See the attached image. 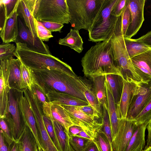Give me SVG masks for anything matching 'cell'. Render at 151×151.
Here are the masks:
<instances>
[{"label":"cell","instance_id":"74e56055","mask_svg":"<svg viewBox=\"0 0 151 151\" xmlns=\"http://www.w3.org/2000/svg\"><path fill=\"white\" fill-rule=\"evenodd\" d=\"M16 47L13 44L3 43L0 45V60H9L14 56Z\"/></svg>","mask_w":151,"mask_h":151},{"label":"cell","instance_id":"277c9868","mask_svg":"<svg viewBox=\"0 0 151 151\" xmlns=\"http://www.w3.org/2000/svg\"><path fill=\"white\" fill-rule=\"evenodd\" d=\"M34 18L39 22L70 23V17L66 0H26Z\"/></svg>","mask_w":151,"mask_h":151},{"label":"cell","instance_id":"e575fe53","mask_svg":"<svg viewBox=\"0 0 151 151\" xmlns=\"http://www.w3.org/2000/svg\"><path fill=\"white\" fill-rule=\"evenodd\" d=\"M92 141L99 151H112V146L109 139L99 130L95 132Z\"/></svg>","mask_w":151,"mask_h":151},{"label":"cell","instance_id":"3957f363","mask_svg":"<svg viewBox=\"0 0 151 151\" xmlns=\"http://www.w3.org/2000/svg\"><path fill=\"white\" fill-rule=\"evenodd\" d=\"M14 56L32 70H55L63 72L74 78L78 76L68 64L51 54L35 51L24 43H16Z\"/></svg>","mask_w":151,"mask_h":151},{"label":"cell","instance_id":"f5cc1de1","mask_svg":"<svg viewBox=\"0 0 151 151\" xmlns=\"http://www.w3.org/2000/svg\"><path fill=\"white\" fill-rule=\"evenodd\" d=\"M10 151H23L21 143L18 140H13L10 145Z\"/></svg>","mask_w":151,"mask_h":151},{"label":"cell","instance_id":"d4e9b609","mask_svg":"<svg viewBox=\"0 0 151 151\" xmlns=\"http://www.w3.org/2000/svg\"><path fill=\"white\" fill-rule=\"evenodd\" d=\"M17 13L18 16L22 19L34 37H38L34 23V18L26 0H20L17 7Z\"/></svg>","mask_w":151,"mask_h":151},{"label":"cell","instance_id":"b9f144b4","mask_svg":"<svg viewBox=\"0 0 151 151\" xmlns=\"http://www.w3.org/2000/svg\"><path fill=\"white\" fill-rule=\"evenodd\" d=\"M120 16L121 19L122 32L124 37L131 21V12L127 2L126 6Z\"/></svg>","mask_w":151,"mask_h":151},{"label":"cell","instance_id":"2e32d148","mask_svg":"<svg viewBox=\"0 0 151 151\" xmlns=\"http://www.w3.org/2000/svg\"><path fill=\"white\" fill-rule=\"evenodd\" d=\"M19 4L8 17L0 23V36L3 43L15 42L17 39L18 35L17 9Z\"/></svg>","mask_w":151,"mask_h":151},{"label":"cell","instance_id":"4dcf8cb0","mask_svg":"<svg viewBox=\"0 0 151 151\" xmlns=\"http://www.w3.org/2000/svg\"><path fill=\"white\" fill-rule=\"evenodd\" d=\"M22 145L23 151H38L35 137L29 127L26 124L24 130L18 140Z\"/></svg>","mask_w":151,"mask_h":151},{"label":"cell","instance_id":"e0dca14e","mask_svg":"<svg viewBox=\"0 0 151 151\" xmlns=\"http://www.w3.org/2000/svg\"><path fill=\"white\" fill-rule=\"evenodd\" d=\"M123 87L119 104L116 105L119 119L126 118L139 83L123 79Z\"/></svg>","mask_w":151,"mask_h":151},{"label":"cell","instance_id":"d590c367","mask_svg":"<svg viewBox=\"0 0 151 151\" xmlns=\"http://www.w3.org/2000/svg\"><path fill=\"white\" fill-rule=\"evenodd\" d=\"M103 112L102 118V126L99 130L104 133L109 139L112 146V137L111 127L109 115L108 107L102 106Z\"/></svg>","mask_w":151,"mask_h":151},{"label":"cell","instance_id":"8fae6325","mask_svg":"<svg viewBox=\"0 0 151 151\" xmlns=\"http://www.w3.org/2000/svg\"><path fill=\"white\" fill-rule=\"evenodd\" d=\"M60 105L67 112L74 125L81 127L85 131L95 132L100 129L102 124L98 119L84 113L76 106Z\"/></svg>","mask_w":151,"mask_h":151},{"label":"cell","instance_id":"f1b7e54d","mask_svg":"<svg viewBox=\"0 0 151 151\" xmlns=\"http://www.w3.org/2000/svg\"><path fill=\"white\" fill-rule=\"evenodd\" d=\"M126 48L130 58L151 50V48L135 39L124 37Z\"/></svg>","mask_w":151,"mask_h":151},{"label":"cell","instance_id":"5bb4252c","mask_svg":"<svg viewBox=\"0 0 151 151\" xmlns=\"http://www.w3.org/2000/svg\"><path fill=\"white\" fill-rule=\"evenodd\" d=\"M0 118H4L8 113L9 94L11 89L8 60H0Z\"/></svg>","mask_w":151,"mask_h":151},{"label":"cell","instance_id":"f6af8a7d","mask_svg":"<svg viewBox=\"0 0 151 151\" xmlns=\"http://www.w3.org/2000/svg\"><path fill=\"white\" fill-rule=\"evenodd\" d=\"M127 0H118L112 10L111 15L117 17H120L126 6Z\"/></svg>","mask_w":151,"mask_h":151},{"label":"cell","instance_id":"bcb514c9","mask_svg":"<svg viewBox=\"0 0 151 151\" xmlns=\"http://www.w3.org/2000/svg\"><path fill=\"white\" fill-rule=\"evenodd\" d=\"M41 22L44 27L51 32H61V30L64 26L63 24L56 22Z\"/></svg>","mask_w":151,"mask_h":151},{"label":"cell","instance_id":"7a4b0ae2","mask_svg":"<svg viewBox=\"0 0 151 151\" xmlns=\"http://www.w3.org/2000/svg\"><path fill=\"white\" fill-rule=\"evenodd\" d=\"M35 81L46 94L54 91L67 93L88 101L79 77H71L55 70H32Z\"/></svg>","mask_w":151,"mask_h":151},{"label":"cell","instance_id":"6f0895ef","mask_svg":"<svg viewBox=\"0 0 151 151\" xmlns=\"http://www.w3.org/2000/svg\"><path fill=\"white\" fill-rule=\"evenodd\" d=\"M68 151H75L70 145Z\"/></svg>","mask_w":151,"mask_h":151},{"label":"cell","instance_id":"8d00e7d4","mask_svg":"<svg viewBox=\"0 0 151 151\" xmlns=\"http://www.w3.org/2000/svg\"><path fill=\"white\" fill-rule=\"evenodd\" d=\"M43 120L45 129L50 139L59 151H62L57 139L51 119L44 114Z\"/></svg>","mask_w":151,"mask_h":151},{"label":"cell","instance_id":"7dc6e473","mask_svg":"<svg viewBox=\"0 0 151 151\" xmlns=\"http://www.w3.org/2000/svg\"><path fill=\"white\" fill-rule=\"evenodd\" d=\"M11 143L6 137L2 131L0 130V151H10Z\"/></svg>","mask_w":151,"mask_h":151},{"label":"cell","instance_id":"f546056e","mask_svg":"<svg viewBox=\"0 0 151 151\" xmlns=\"http://www.w3.org/2000/svg\"><path fill=\"white\" fill-rule=\"evenodd\" d=\"M92 78L93 88L99 103L102 106L108 107L105 76H100Z\"/></svg>","mask_w":151,"mask_h":151},{"label":"cell","instance_id":"ac0fdd59","mask_svg":"<svg viewBox=\"0 0 151 151\" xmlns=\"http://www.w3.org/2000/svg\"><path fill=\"white\" fill-rule=\"evenodd\" d=\"M19 106L21 115L26 124L29 127L35 137L38 151H42L39 141L38 130L36 120L23 90L20 92Z\"/></svg>","mask_w":151,"mask_h":151},{"label":"cell","instance_id":"7c38bea8","mask_svg":"<svg viewBox=\"0 0 151 151\" xmlns=\"http://www.w3.org/2000/svg\"><path fill=\"white\" fill-rule=\"evenodd\" d=\"M137 125L134 120L119 119L118 131L112 142V151H126Z\"/></svg>","mask_w":151,"mask_h":151},{"label":"cell","instance_id":"44dd1931","mask_svg":"<svg viewBox=\"0 0 151 151\" xmlns=\"http://www.w3.org/2000/svg\"><path fill=\"white\" fill-rule=\"evenodd\" d=\"M45 95L48 102L54 104L75 106L90 105L88 101L60 91H51L45 94Z\"/></svg>","mask_w":151,"mask_h":151},{"label":"cell","instance_id":"83f0119b","mask_svg":"<svg viewBox=\"0 0 151 151\" xmlns=\"http://www.w3.org/2000/svg\"><path fill=\"white\" fill-rule=\"evenodd\" d=\"M106 80L109 86L115 104H119L123 87V79L119 75L109 74L105 75Z\"/></svg>","mask_w":151,"mask_h":151},{"label":"cell","instance_id":"cb8c5ba5","mask_svg":"<svg viewBox=\"0 0 151 151\" xmlns=\"http://www.w3.org/2000/svg\"><path fill=\"white\" fill-rule=\"evenodd\" d=\"M105 86L107 98L108 111L111 125L113 140L118 131L119 119L118 118L117 115L116 105L109 86L106 80Z\"/></svg>","mask_w":151,"mask_h":151},{"label":"cell","instance_id":"9a60e30c","mask_svg":"<svg viewBox=\"0 0 151 151\" xmlns=\"http://www.w3.org/2000/svg\"><path fill=\"white\" fill-rule=\"evenodd\" d=\"M145 0H127L131 14V21L125 36L131 38L141 28L144 21V7Z\"/></svg>","mask_w":151,"mask_h":151},{"label":"cell","instance_id":"d6986e66","mask_svg":"<svg viewBox=\"0 0 151 151\" xmlns=\"http://www.w3.org/2000/svg\"><path fill=\"white\" fill-rule=\"evenodd\" d=\"M136 73L141 81L151 79V50L131 58Z\"/></svg>","mask_w":151,"mask_h":151},{"label":"cell","instance_id":"484cf974","mask_svg":"<svg viewBox=\"0 0 151 151\" xmlns=\"http://www.w3.org/2000/svg\"><path fill=\"white\" fill-rule=\"evenodd\" d=\"M83 43L79 30L72 28L65 37L58 41L59 44L69 47L78 53H81L83 49Z\"/></svg>","mask_w":151,"mask_h":151},{"label":"cell","instance_id":"60d3db41","mask_svg":"<svg viewBox=\"0 0 151 151\" xmlns=\"http://www.w3.org/2000/svg\"><path fill=\"white\" fill-rule=\"evenodd\" d=\"M69 144L75 151H83L88 142L89 139L76 136H70Z\"/></svg>","mask_w":151,"mask_h":151},{"label":"cell","instance_id":"681fc988","mask_svg":"<svg viewBox=\"0 0 151 151\" xmlns=\"http://www.w3.org/2000/svg\"><path fill=\"white\" fill-rule=\"evenodd\" d=\"M151 48V30L138 39H135Z\"/></svg>","mask_w":151,"mask_h":151},{"label":"cell","instance_id":"30bf717a","mask_svg":"<svg viewBox=\"0 0 151 151\" xmlns=\"http://www.w3.org/2000/svg\"><path fill=\"white\" fill-rule=\"evenodd\" d=\"M151 99V79L139 83L126 118L134 120Z\"/></svg>","mask_w":151,"mask_h":151},{"label":"cell","instance_id":"603a6c76","mask_svg":"<svg viewBox=\"0 0 151 151\" xmlns=\"http://www.w3.org/2000/svg\"><path fill=\"white\" fill-rule=\"evenodd\" d=\"M83 88V93L88 102L96 114L102 118V113L101 106L97 99L93 86L86 79L79 77Z\"/></svg>","mask_w":151,"mask_h":151},{"label":"cell","instance_id":"4fadbf2b","mask_svg":"<svg viewBox=\"0 0 151 151\" xmlns=\"http://www.w3.org/2000/svg\"><path fill=\"white\" fill-rule=\"evenodd\" d=\"M18 35L15 43L20 42L26 44L32 50L41 53L51 54L48 46L38 37L35 38L27 27L22 19L18 16Z\"/></svg>","mask_w":151,"mask_h":151},{"label":"cell","instance_id":"11a10c76","mask_svg":"<svg viewBox=\"0 0 151 151\" xmlns=\"http://www.w3.org/2000/svg\"><path fill=\"white\" fill-rule=\"evenodd\" d=\"M147 128L148 132L147 138V145L145 148L151 146V120L147 125Z\"/></svg>","mask_w":151,"mask_h":151},{"label":"cell","instance_id":"6da1fadb","mask_svg":"<svg viewBox=\"0 0 151 151\" xmlns=\"http://www.w3.org/2000/svg\"><path fill=\"white\" fill-rule=\"evenodd\" d=\"M112 34L105 40L92 46L81 58L82 71L86 76L92 78L116 74L122 77L115 62L110 45Z\"/></svg>","mask_w":151,"mask_h":151},{"label":"cell","instance_id":"4316f807","mask_svg":"<svg viewBox=\"0 0 151 151\" xmlns=\"http://www.w3.org/2000/svg\"><path fill=\"white\" fill-rule=\"evenodd\" d=\"M10 75L9 85L11 88L22 89L21 76L20 68L21 62L13 58L8 60Z\"/></svg>","mask_w":151,"mask_h":151},{"label":"cell","instance_id":"8992f818","mask_svg":"<svg viewBox=\"0 0 151 151\" xmlns=\"http://www.w3.org/2000/svg\"><path fill=\"white\" fill-rule=\"evenodd\" d=\"M118 0H103L92 24L88 31V40L98 42L106 40L117 25L119 17L111 15L112 9Z\"/></svg>","mask_w":151,"mask_h":151},{"label":"cell","instance_id":"c3c4849f","mask_svg":"<svg viewBox=\"0 0 151 151\" xmlns=\"http://www.w3.org/2000/svg\"><path fill=\"white\" fill-rule=\"evenodd\" d=\"M76 106L80 110L88 115L93 116L97 119L100 118L99 116L95 113L90 105Z\"/></svg>","mask_w":151,"mask_h":151},{"label":"cell","instance_id":"816d5d0a","mask_svg":"<svg viewBox=\"0 0 151 151\" xmlns=\"http://www.w3.org/2000/svg\"><path fill=\"white\" fill-rule=\"evenodd\" d=\"M83 130H84L81 127L73 125L69 127L68 133L69 136H75Z\"/></svg>","mask_w":151,"mask_h":151},{"label":"cell","instance_id":"1f68e13d","mask_svg":"<svg viewBox=\"0 0 151 151\" xmlns=\"http://www.w3.org/2000/svg\"><path fill=\"white\" fill-rule=\"evenodd\" d=\"M51 119L62 151H68L70 145V137L68 131L60 123Z\"/></svg>","mask_w":151,"mask_h":151},{"label":"cell","instance_id":"9c48e42d","mask_svg":"<svg viewBox=\"0 0 151 151\" xmlns=\"http://www.w3.org/2000/svg\"><path fill=\"white\" fill-rule=\"evenodd\" d=\"M21 90L11 89L9 94L8 113L4 118L8 121L12 126L13 138L15 141L18 140L19 138L26 126L19 106V99Z\"/></svg>","mask_w":151,"mask_h":151},{"label":"cell","instance_id":"db71d44e","mask_svg":"<svg viewBox=\"0 0 151 151\" xmlns=\"http://www.w3.org/2000/svg\"><path fill=\"white\" fill-rule=\"evenodd\" d=\"M83 151H99L92 141H90Z\"/></svg>","mask_w":151,"mask_h":151},{"label":"cell","instance_id":"f35d334b","mask_svg":"<svg viewBox=\"0 0 151 151\" xmlns=\"http://www.w3.org/2000/svg\"><path fill=\"white\" fill-rule=\"evenodd\" d=\"M134 120L137 124H148L151 120V99Z\"/></svg>","mask_w":151,"mask_h":151},{"label":"cell","instance_id":"836d02e7","mask_svg":"<svg viewBox=\"0 0 151 151\" xmlns=\"http://www.w3.org/2000/svg\"><path fill=\"white\" fill-rule=\"evenodd\" d=\"M20 0H0V23L13 12Z\"/></svg>","mask_w":151,"mask_h":151},{"label":"cell","instance_id":"ffe728a7","mask_svg":"<svg viewBox=\"0 0 151 151\" xmlns=\"http://www.w3.org/2000/svg\"><path fill=\"white\" fill-rule=\"evenodd\" d=\"M44 115L61 124L68 132L69 127L74 125L67 112L60 104L49 102L42 106Z\"/></svg>","mask_w":151,"mask_h":151},{"label":"cell","instance_id":"52a82bcc","mask_svg":"<svg viewBox=\"0 0 151 151\" xmlns=\"http://www.w3.org/2000/svg\"><path fill=\"white\" fill-rule=\"evenodd\" d=\"M73 29L88 31L100 8L103 0H66Z\"/></svg>","mask_w":151,"mask_h":151},{"label":"cell","instance_id":"9f6ffc18","mask_svg":"<svg viewBox=\"0 0 151 151\" xmlns=\"http://www.w3.org/2000/svg\"><path fill=\"white\" fill-rule=\"evenodd\" d=\"M142 151H151V146H150L146 148H144V149Z\"/></svg>","mask_w":151,"mask_h":151},{"label":"cell","instance_id":"ab89813d","mask_svg":"<svg viewBox=\"0 0 151 151\" xmlns=\"http://www.w3.org/2000/svg\"><path fill=\"white\" fill-rule=\"evenodd\" d=\"M34 23L37 36L42 41H48L53 37L51 32L47 29L41 22L38 21L34 18Z\"/></svg>","mask_w":151,"mask_h":151},{"label":"cell","instance_id":"7bdbcfd3","mask_svg":"<svg viewBox=\"0 0 151 151\" xmlns=\"http://www.w3.org/2000/svg\"><path fill=\"white\" fill-rule=\"evenodd\" d=\"M0 126L4 135L10 143H12L14 140L12 128L8 121L5 118H0Z\"/></svg>","mask_w":151,"mask_h":151},{"label":"cell","instance_id":"7402d4cb","mask_svg":"<svg viewBox=\"0 0 151 151\" xmlns=\"http://www.w3.org/2000/svg\"><path fill=\"white\" fill-rule=\"evenodd\" d=\"M147 124H137L126 151H142L145 145V132Z\"/></svg>","mask_w":151,"mask_h":151},{"label":"cell","instance_id":"d6a6232c","mask_svg":"<svg viewBox=\"0 0 151 151\" xmlns=\"http://www.w3.org/2000/svg\"><path fill=\"white\" fill-rule=\"evenodd\" d=\"M22 81V89H28L31 91L32 86L35 83L31 69L21 62L20 66Z\"/></svg>","mask_w":151,"mask_h":151},{"label":"cell","instance_id":"f907efd6","mask_svg":"<svg viewBox=\"0 0 151 151\" xmlns=\"http://www.w3.org/2000/svg\"><path fill=\"white\" fill-rule=\"evenodd\" d=\"M95 132L83 130L75 136H78L93 140Z\"/></svg>","mask_w":151,"mask_h":151},{"label":"cell","instance_id":"ee69618b","mask_svg":"<svg viewBox=\"0 0 151 151\" xmlns=\"http://www.w3.org/2000/svg\"><path fill=\"white\" fill-rule=\"evenodd\" d=\"M35 94L42 106L46 105L49 104L45 94L40 87L37 83H35L32 86L31 91Z\"/></svg>","mask_w":151,"mask_h":151},{"label":"cell","instance_id":"ba28073f","mask_svg":"<svg viewBox=\"0 0 151 151\" xmlns=\"http://www.w3.org/2000/svg\"><path fill=\"white\" fill-rule=\"evenodd\" d=\"M27 99L35 118L38 130L39 141L42 151H59L50 139L45 126L42 105L36 95L32 94Z\"/></svg>","mask_w":151,"mask_h":151},{"label":"cell","instance_id":"5b68a950","mask_svg":"<svg viewBox=\"0 0 151 151\" xmlns=\"http://www.w3.org/2000/svg\"><path fill=\"white\" fill-rule=\"evenodd\" d=\"M114 60L123 79L127 81L139 83L141 81L127 52L123 35L121 17L110 40Z\"/></svg>","mask_w":151,"mask_h":151}]
</instances>
